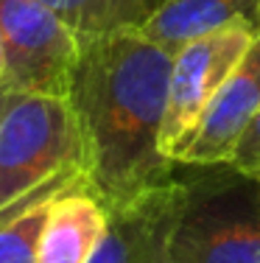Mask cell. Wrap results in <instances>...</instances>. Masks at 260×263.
<instances>
[{"label": "cell", "instance_id": "6da1fadb", "mask_svg": "<svg viewBox=\"0 0 260 263\" xmlns=\"http://www.w3.org/2000/svg\"><path fill=\"white\" fill-rule=\"evenodd\" d=\"M173 53L140 28L82 40L67 101L82 135L84 174L107 208L171 179L163 152Z\"/></svg>", "mask_w": 260, "mask_h": 263}, {"label": "cell", "instance_id": "7a4b0ae2", "mask_svg": "<svg viewBox=\"0 0 260 263\" xmlns=\"http://www.w3.org/2000/svg\"><path fill=\"white\" fill-rule=\"evenodd\" d=\"M78 177H84V152L70 101L6 92L0 101V218Z\"/></svg>", "mask_w": 260, "mask_h": 263}, {"label": "cell", "instance_id": "3957f363", "mask_svg": "<svg viewBox=\"0 0 260 263\" xmlns=\"http://www.w3.org/2000/svg\"><path fill=\"white\" fill-rule=\"evenodd\" d=\"M182 208L171 263H260V177L232 162L173 168Z\"/></svg>", "mask_w": 260, "mask_h": 263}, {"label": "cell", "instance_id": "277c9868", "mask_svg": "<svg viewBox=\"0 0 260 263\" xmlns=\"http://www.w3.org/2000/svg\"><path fill=\"white\" fill-rule=\"evenodd\" d=\"M9 90L67 98L82 40L39 0H0Z\"/></svg>", "mask_w": 260, "mask_h": 263}, {"label": "cell", "instance_id": "5b68a950", "mask_svg": "<svg viewBox=\"0 0 260 263\" xmlns=\"http://www.w3.org/2000/svg\"><path fill=\"white\" fill-rule=\"evenodd\" d=\"M257 31L252 26L235 23L207 36H199L173 53L163 121V152L171 162H176V152L196 129L202 112L213 101L218 87L249 51Z\"/></svg>", "mask_w": 260, "mask_h": 263}, {"label": "cell", "instance_id": "8992f818", "mask_svg": "<svg viewBox=\"0 0 260 263\" xmlns=\"http://www.w3.org/2000/svg\"><path fill=\"white\" fill-rule=\"evenodd\" d=\"M182 208V182L171 179L109 208V224L90 263H171V243Z\"/></svg>", "mask_w": 260, "mask_h": 263}, {"label": "cell", "instance_id": "52a82bcc", "mask_svg": "<svg viewBox=\"0 0 260 263\" xmlns=\"http://www.w3.org/2000/svg\"><path fill=\"white\" fill-rule=\"evenodd\" d=\"M260 115V31L235 70L202 112L196 129L176 152L182 165L230 162L246 129Z\"/></svg>", "mask_w": 260, "mask_h": 263}, {"label": "cell", "instance_id": "ba28073f", "mask_svg": "<svg viewBox=\"0 0 260 263\" xmlns=\"http://www.w3.org/2000/svg\"><path fill=\"white\" fill-rule=\"evenodd\" d=\"M107 224L109 208L84 174L51 199L39 238V263H90Z\"/></svg>", "mask_w": 260, "mask_h": 263}, {"label": "cell", "instance_id": "9c48e42d", "mask_svg": "<svg viewBox=\"0 0 260 263\" xmlns=\"http://www.w3.org/2000/svg\"><path fill=\"white\" fill-rule=\"evenodd\" d=\"M235 23L260 31V0H163L140 31L163 51L176 53L188 42Z\"/></svg>", "mask_w": 260, "mask_h": 263}, {"label": "cell", "instance_id": "30bf717a", "mask_svg": "<svg viewBox=\"0 0 260 263\" xmlns=\"http://www.w3.org/2000/svg\"><path fill=\"white\" fill-rule=\"evenodd\" d=\"M78 34V40L143 28L163 0H39Z\"/></svg>", "mask_w": 260, "mask_h": 263}, {"label": "cell", "instance_id": "8fae6325", "mask_svg": "<svg viewBox=\"0 0 260 263\" xmlns=\"http://www.w3.org/2000/svg\"><path fill=\"white\" fill-rule=\"evenodd\" d=\"M56 193H45L0 218V263H39V238L48 221L51 199Z\"/></svg>", "mask_w": 260, "mask_h": 263}, {"label": "cell", "instance_id": "7c38bea8", "mask_svg": "<svg viewBox=\"0 0 260 263\" xmlns=\"http://www.w3.org/2000/svg\"><path fill=\"white\" fill-rule=\"evenodd\" d=\"M230 162L235 168H241V171L252 174V177H260V115L246 129L244 140L238 143V148H235Z\"/></svg>", "mask_w": 260, "mask_h": 263}, {"label": "cell", "instance_id": "4fadbf2b", "mask_svg": "<svg viewBox=\"0 0 260 263\" xmlns=\"http://www.w3.org/2000/svg\"><path fill=\"white\" fill-rule=\"evenodd\" d=\"M0 90H9V70H6V51L0 40Z\"/></svg>", "mask_w": 260, "mask_h": 263}, {"label": "cell", "instance_id": "5bb4252c", "mask_svg": "<svg viewBox=\"0 0 260 263\" xmlns=\"http://www.w3.org/2000/svg\"><path fill=\"white\" fill-rule=\"evenodd\" d=\"M6 92H9V90H0V101H3V96H6Z\"/></svg>", "mask_w": 260, "mask_h": 263}]
</instances>
